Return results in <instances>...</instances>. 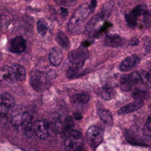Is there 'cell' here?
I'll return each mask as SVG.
<instances>
[{"mask_svg": "<svg viewBox=\"0 0 151 151\" xmlns=\"http://www.w3.org/2000/svg\"><path fill=\"white\" fill-rule=\"evenodd\" d=\"M90 4H84L73 13L68 24V30L71 34H79L82 31L86 19L93 12Z\"/></svg>", "mask_w": 151, "mask_h": 151, "instance_id": "1", "label": "cell"}, {"mask_svg": "<svg viewBox=\"0 0 151 151\" xmlns=\"http://www.w3.org/2000/svg\"><path fill=\"white\" fill-rule=\"evenodd\" d=\"M113 8L111 1L106 2L103 4L101 11L93 17L85 27V31L87 34L94 32L96 27L102 21H104L110 15Z\"/></svg>", "mask_w": 151, "mask_h": 151, "instance_id": "2", "label": "cell"}, {"mask_svg": "<svg viewBox=\"0 0 151 151\" xmlns=\"http://www.w3.org/2000/svg\"><path fill=\"white\" fill-rule=\"evenodd\" d=\"M29 83L33 89L39 92L47 90L51 84L47 74L39 70H35L31 73Z\"/></svg>", "mask_w": 151, "mask_h": 151, "instance_id": "3", "label": "cell"}, {"mask_svg": "<svg viewBox=\"0 0 151 151\" xmlns=\"http://www.w3.org/2000/svg\"><path fill=\"white\" fill-rule=\"evenodd\" d=\"M83 146V137L79 131L71 130L66 136L64 147L67 151H80Z\"/></svg>", "mask_w": 151, "mask_h": 151, "instance_id": "4", "label": "cell"}, {"mask_svg": "<svg viewBox=\"0 0 151 151\" xmlns=\"http://www.w3.org/2000/svg\"><path fill=\"white\" fill-rule=\"evenodd\" d=\"M89 57L87 47L81 44L77 49L71 51L68 54V61L74 65L83 66L85 61Z\"/></svg>", "mask_w": 151, "mask_h": 151, "instance_id": "5", "label": "cell"}, {"mask_svg": "<svg viewBox=\"0 0 151 151\" xmlns=\"http://www.w3.org/2000/svg\"><path fill=\"white\" fill-rule=\"evenodd\" d=\"M143 82L139 71H134L129 74H124L120 78V88L123 91H128Z\"/></svg>", "mask_w": 151, "mask_h": 151, "instance_id": "6", "label": "cell"}, {"mask_svg": "<svg viewBox=\"0 0 151 151\" xmlns=\"http://www.w3.org/2000/svg\"><path fill=\"white\" fill-rule=\"evenodd\" d=\"M86 137L88 144L91 147H96L102 142L103 132L99 127L92 126L88 129L86 133Z\"/></svg>", "mask_w": 151, "mask_h": 151, "instance_id": "7", "label": "cell"}, {"mask_svg": "<svg viewBox=\"0 0 151 151\" xmlns=\"http://www.w3.org/2000/svg\"><path fill=\"white\" fill-rule=\"evenodd\" d=\"M26 49V42L22 36H17L10 40L9 51L15 54H21Z\"/></svg>", "mask_w": 151, "mask_h": 151, "instance_id": "8", "label": "cell"}, {"mask_svg": "<svg viewBox=\"0 0 151 151\" xmlns=\"http://www.w3.org/2000/svg\"><path fill=\"white\" fill-rule=\"evenodd\" d=\"M32 116L28 112L22 114L21 127L24 136L28 138L31 137L33 134L34 129L32 124Z\"/></svg>", "mask_w": 151, "mask_h": 151, "instance_id": "9", "label": "cell"}, {"mask_svg": "<svg viewBox=\"0 0 151 151\" xmlns=\"http://www.w3.org/2000/svg\"><path fill=\"white\" fill-rule=\"evenodd\" d=\"M34 132L38 137L45 139L49 134V129L47 123L44 120H37L33 126Z\"/></svg>", "mask_w": 151, "mask_h": 151, "instance_id": "10", "label": "cell"}, {"mask_svg": "<svg viewBox=\"0 0 151 151\" xmlns=\"http://www.w3.org/2000/svg\"><path fill=\"white\" fill-rule=\"evenodd\" d=\"M126 40L118 34H107L104 40V44L107 47L116 48L123 46L125 43Z\"/></svg>", "mask_w": 151, "mask_h": 151, "instance_id": "11", "label": "cell"}, {"mask_svg": "<svg viewBox=\"0 0 151 151\" xmlns=\"http://www.w3.org/2000/svg\"><path fill=\"white\" fill-rule=\"evenodd\" d=\"M140 59L136 55H132L125 58L120 63L119 68L122 71H126L136 67L140 63Z\"/></svg>", "mask_w": 151, "mask_h": 151, "instance_id": "12", "label": "cell"}, {"mask_svg": "<svg viewBox=\"0 0 151 151\" xmlns=\"http://www.w3.org/2000/svg\"><path fill=\"white\" fill-rule=\"evenodd\" d=\"M63 54L61 50L57 47H53L49 52V60L52 65L58 66L62 62Z\"/></svg>", "mask_w": 151, "mask_h": 151, "instance_id": "13", "label": "cell"}, {"mask_svg": "<svg viewBox=\"0 0 151 151\" xmlns=\"http://www.w3.org/2000/svg\"><path fill=\"white\" fill-rule=\"evenodd\" d=\"M143 105V101L136 100L120 108L118 111V114L124 115V114H126L127 113L133 112L134 111L138 110L140 107H142Z\"/></svg>", "mask_w": 151, "mask_h": 151, "instance_id": "14", "label": "cell"}, {"mask_svg": "<svg viewBox=\"0 0 151 151\" xmlns=\"http://www.w3.org/2000/svg\"><path fill=\"white\" fill-rule=\"evenodd\" d=\"M13 76L15 79V81H22L25 79V70L24 67L18 64H14L11 66Z\"/></svg>", "mask_w": 151, "mask_h": 151, "instance_id": "15", "label": "cell"}, {"mask_svg": "<svg viewBox=\"0 0 151 151\" xmlns=\"http://www.w3.org/2000/svg\"><path fill=\"white\" fill-rule=\"evenodd\" d=\"M1 77L3 80L7 81H15L11 66L4 65L1 69Z\"/></svg>", "mask_w": 151, "mask_h": 151, "instance_id": "16", "label": "cell"}, {"mask_svg": "<svg viewBox=\"0 0 151 151\" xmlns=\"http://www.w3.org/2000/svg\"><path fill=\"white\" fill-rule=\"evenodd\" d=\"M56 40L58 43L64 49H68L70 47V42L67 36L63 32L58 31L56 35Z\"/></svg>", "mask_w": 151, "mask_h": 151, "instance_id": "17", "label": "cell"}, {"mask_svg": "<svg viewBox=\"0 0 151 151\" xmlns=\"http://www.w3.org/2000/svg\"><path fill=\"white\" fill-rule=\"evenodd\" d=\"M89 100V95L86 93H82L80 94H76L71 97V101L75 103L85 104L88 102Z\"/></svg>", "mask_w": 151, "mask_h": 151, "instance_id": "18", "label": "cell"}, {"mask_svg": "<svg viewBox=\"0 0 151 151\" xmlns=\"http://www.w3.org/2000/svg\"><path fill=\"white\" fill-rule=\"evenodd\" d=\"M99 117L101 120L106 124L111 126L113 124V120L112 115L110 111L107 110H103L99 111Z\"/></svg>", "mask_w": 151, "mask_h": 151, "instance_id": "19", "label": "cell"}, {"mask_svg": "<svg viewBox=\"0 0 151 151\" xmlns=\"http://www.w3.org/2000/svg\"><path fill=\"white\" fill-rule=\"evenodd\" d=\"M1 104L9 108L14 105L15 100L10 94L8 93H3L1 96Z\"/></svg>", "mask_w": 151, "mask_h": 151, "instance_id": "20", "label": "cell"}, {"mask_svg": "<svg viewBox=\"0 0 151 151\" xmlns=\"http://www.w3.org/2000/svg\"><path fill=\"white\" fill-rule=\"evenodd\" d=\"M73 118L71 116H68L67 117L63 124V126H62V133L64 134H65L67 133V134L71 131V129L73 127Z\"/></svg>", "mask_w": 151, "mask_h": 151, "instance_id": "21", "label": "cell"}, {"mask_svg": "<svg viewBox=\"0 0 151 151\" xmlns=\"http://www.w3.org/2000/svg\"><path fill=\"white\" fill-rule=\"evenodd\" d=\"M131 12L137 17L138 16L146 14L149 12L146 4H140L135 6Z\"/></svg>", "mask_w": 151, "mask_h": 151, "instance_id": "22", "label": "cell"}, {"mask_svg": "<svg viewBox=\"0 0 151 151\" xmlns=\"http://www.w3.org/2000/svg\"><path fill=\"white\" fill-rule=\"evenodd\" d=\"M82 67V66L72 65L67 70L66 76L69 78H72L77 77Z\"/></svg>", "mask_w": 151, "mask_h": 151, "instance_id": "23", "label": "cell"}, {"mask_svg": "<svg viewBox=\"0 0 151 151\" xmlns=\"http://www.w3.org/2000/svg\"><path fill=\"white\" fill-rule=\"evenodd\" d=\"M133 99L139 101H143V99L147 98V93L145 90L140 89H135L132 93Z\"/></svg>", "mask_w": 151, "mask_h": 151, "instance_id": "24", "label": "cell"}, {"mask_svg": "<svg viewBox=\"0 0 151 151\" xmlns=\"http://www.w3.org/2000/svg\"><path fill=\"white\" fill-rule=\"evenodd\" d=\"M124 18L129 27L133 28L137 24V17L132 12L124 15Z\"/></svg>", "mask_w": 151, "mask_h": 151, "instance_id": "25", "label": "cell"}, {"mask_svg": "<svg viewBox=\"0 0 151 151\" xmlns=\"http://www.w3.org/2000/svg\"><path fill=\"white\" fill-rule=\"evenodd\" d=\"M101 96L105 100H110L113 96V89L112 87H107L103 88L101 91Z\"/></svg>", "mask_w": 151, "mask_h": 151, "instance_id": "26", "label": "cell"}, {"mask_svg": "<svg viewBox=\"0 0 151 151\" xmlns=\"http://www.w3.org/2000/svg\"><path fill=\"white\" fill-rule=\"evenodd\" d=\"M142 81L146 83L149 87L151 88V73L145 70H141L139 71Z\"/></svg>", "mask_w": 151, "mask_h": 151, "instance_id": "27", "label": "cell"}, {"mask_svg": "<svg viewBox=\"0 0 151 151\" xmlns=\"http://www.w3.org/2000/svg\"><path fill=\"white\" fill-rule=\"evenodd\" d=\"M37 28L38 34L42 36L45 35L48 31V28L47 25L41 19L38 20L37 22Z\"/></svg>", "mask_w": 151, "mask_h": 151, "instance_id": "28", "label": "cell"}, {"mask_svg": "<svg viewBox=\"0 0 151 151\" xmlns=\"http://www.w3.org/2000/svg\"><path fill=\"white\" fill-rule=\"evenodd\" d=\"M54 1L59 5L73 6L77 3V0H54Z\"/></svg>", "mask_w": 151, "mask_h": 151, "instance_id": "29", "label": "cell"}, {"mask_svg": "<svg viewBox=\"0 0 151 151\" xmlns=\"http://www.w3.org/2000/svg\"><path fill=\"white\" fill-rule=\"evenodd\" d=\"M22 114H17L11 118V123L15 126H21Z\"/></svg>", "mask_w": 151, "mask_h": 151, "instance_id": "30", "label": "cell"}, {"mask_svg": "<svg viewBox=\"0 0 151 151\" xmlns=\"http://www.w3.org/2000/svg\"><path fill=\"white\" fill-rule=\"evenodd\" d=\"M112 26V24L109 22H105L104 24H103V25L101 27V28L100 29V30L99 31H97L95 34L96 36H99L100 34H101L103 32L105 31L106 30H107L110 27Z\"/></svg>", "mask_w": 151, "mask_h": 151, "instance_id": "31", "label": "cell"}, {"mask_svg": "<svg viewBox=\"0 0 151 151\" xmlns=\"http://www.w3.org/2000/svg\"><path fill=\"white\" fill-rule=\"evenodd\" d=\"M139 43V40L136 37H133L131 38L129 42V45L132 46H135V45H137Z\"/></svg>", "mask_w": 151, "mask_h": 151, "instance_id": "32", "label": "cell"}, {"mask_svg": "<svg viewBox=\"0 0 151 151\" xmlns=\"http://www.w3.org/2000/svg\"><path fill=\"white\" fill-rule=\"evenodd\" d=\"M60 13L61 15V17H63L64 18H65L67 15H68V11L66 8L61 7L60 8Z\"/></svg>", "mask_w": 151, "mask_h": 151, "instance_id": "33", "label": "cell"}, {"mask_svg": "<svg viewBox=\"0 0 151 151\" xmlns=\"http://www.w3.org/2000/svg\"><path fill=\"white\" fill-rule=\"evenodd\" d=\"M8 109L9 108L8 107H6V106L1 104V106H0V110H1V113L2 114H6L8 111Z\"/></svg>", "mask_w": 151, "mask_h": 151, "instance_id": "34", "label": "cell"}, {"mask_svg": "<svg viewBox=\"0 0 151 151\" xmlns=\"http://www.w3.org/2000/svg\"><path fill=\"white\" fill-rule=\"evenodd\" d=\"M146 126L150 131H151V114L149 115L146 119Z\"/></svg>", "mask_w": 151, "mask_h": 151, "instance_id": "35", "label": "cell"}, {"mask_svg": "<svg viewBox=\"0 0 151 151\" xmlns=\"http://www.w3.org/2000/svg\"><path fill=\"white\" fill-rule=\"evenodd\" d=\"M90 7H91V9L93 10V11H94V9L97 5V1L96 0H90Z\"/></svg>", "mask_w": 151, "mask_h": 151, "instance_id": "36", "label": "cell"}, {"mask_svg": "<svg viewBox=\"0 0 151 151\" xmlns=\"http://www.w3.org/2000/svg\"><path fill=\"white\" fill-rule=\"evenodd\" d=\"M74 118L76 120H80L82 119V116L79 113H76L74 114Z\"/></svg>", "mask_w": 151, "mask_h": 151, "instance_id": "37", "label": "cell"}, {"mask_svg": "<svg viewBox=\"0 0 151 151\" xmlns=\"http://www.w3.org/2000/svg\"><path fill=\"white\" fill-rule=\"evenodd\" d=\"M150 16H151V13H150Z\"/></svg>", "mask_w": 151, "mask_h": 151, "instance_id": "38", "label": "cell"}, {"mask_svg": "<svg viewBox=\"0 0 151 151\" xmlns=\"http://www.w3.org/2000/svg\"><path fill=\"white\" fill-rule=\"evenodd\" d=\"M26 1H27V0H26Z\"/></svg>", "mask_w": 151, "mask_h": 151, "instance_id": "39", "label": "cell"}]
</instances>
